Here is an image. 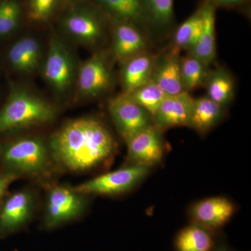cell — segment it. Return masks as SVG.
Segmentation results:
<instances>
[{
    "instance_id": "obj_7",
    "label": "cell",
    "mask_w": 251,
    "mask_h": 251,
    "mask_svg": "<svg viewBox=\"0 0 251 251\" xmlns=\"http://www.w3.org/2000/svg\"><path fill=\"white\" fill-rule=\"evenodd\" d=\"M127 166L136 165L151 167L161 163L164 156L163 130L154 124L133 135L126 141Z\"/></svg>"
},
{
    "instance_id": "obj_26",
    "label": "cell",
    "mask_w": 251,
    "mask_h": 251,
    "mask_svg": "<svg viewBox=\"0 0 251 251\" xmlns=\"http://www.w3.org/2000/svg\"><path fill=\"white\" fill-rule=\"evenodd\" d=\"M147 18L160 27L168 25L174 16L173 0H143Z\"/></svg>"
},
{
    "instance_id": "obj_3",
    "label": "cell",
    "mask_w": 251,
    "mask_h": 251,
    "mask_svg": "<svg viewBox=\"0 0 251 251\" xmlns=\"http://www.w3.org/2000/svg\"><path fill=\"white\" fill-rule=\"evenodd\" d=\"M55 110L40 97L28 91H13L0 109V133L46 125L55 118Z\"/></svg>"
},
{
    "instance_id": "obj_2",
    "label": "cell",
    "mask_w": 251,
    "mask_h": 251,
    "mask_svg": "<svg viewBox=\"0 0 251 251\" xmlns=\"http://www.w3.org/2000/svg\"><path fill=\"white\" fill-rule=\"evenodd\" d=\"M0 161L18 178L43 177L55 165L49 143L38 137H23L5 144L0 148Z\"/></svg>"
},
{
    "instance_id": "obj_16",
    "label": "cell",
    "mask_w": 251,
    "mask_h": 251,
    "mask_svg": "<svg viewBox=\"0 0 251 251\" xmlns=\"http://www.w3.org/2000/svg\"><path fill=\"white\" fill-rule=\"evenodd\" d=\"M201 8L203 18L202 32L196 44L188 50V54L209 65L216 56V6L204 1Z\"/></svg>"
},
{
    "instance_id": "obj_20",
    "label": "cell",
    "mask_w": 251,
    "mask_h": 251,
    "mask_svg": "<svg viewBox=\"0 0 251 251\" xmlns=\"http://www.w3.org/2000/svg\"><path fill=\"white\" fill-rule=\"evenodd\" d=\"M216 243L214 231L192 223L176 234L175 248L176 251H212Z\"/></svg>"
},
{
    "instance_id": "obj_14",
    "label": "cell",
    "mask_w": 251,
    "mask_h": 251,
    "mask_svg": "<svg viewBox=\"0 0 251 251\" xmlns=\"http://www.w3.org/2000/svg\"><path fill=\"white\" fill-rule=\"evenodd\" d=\"M146 47V39L136 25L118 21L113 31V52L117 60L124 63L145 52Z\"/></svg>"
},
{
    "instance_id": "obj_24",
    "label": "cell",
    "mask_w": 251,
    "mask_h": 251,
    "mask_svg": "<svg viewBox=\"0 0 251 251\" xmlns=\"http://www.w3.org/2000/svg\"><path fill=\"white\" fill-rule=\"evenodd\" d=\"M202 10L200 7L176 29L174 37L176 49L189 50L196 44L202 30Z\"/></svg>"
},
{
    "instance_id": "obj_22",
    "label": "cell",
    "mask_w": 251,
    "mask_h": 251,
    "mask_svg": "<svg viewBox=\"0 0 251 251\" xmlns=\"http://www.w3.org/2000/svg\"><path fill=\"white\" fill-rule=\"evenodd\" d=\"M119 21L138 25L145 24L147 18L143 0H97Z\"/></svg>"
},
{
    "instance_id": "obj_29",
    "label": "cell",
    "mask_w": 251,
    "mask_h": 251,
    "mask_svg": "<svg viewBox=\"0 0 251 251\" xmlns=\"http://www.w3.org/2000/svg\"><path fill=\"white\" fill-rule=\"evenodd\" d=\"M17 179H18L17 175L11 172L6 171V170L4 171L0 172V205L2 202L10 184Z\"/></svg>"
},
{
    "instance_id": "obj_11",
    "label": "cell",
    "mask_w": 251,
    "mask_h": 251,
    "mask_svg": "<svg viewBox=\"0 0 251 251\" xmlns=\"http://www.w3.org/2000/svg\"><path fill=\"white\" fill-rule=\"evenodd\" d=\"M233 203L224 197L206 198L193 204L190 209L192 223L215 231L227 224L233 216Z\"/></svg>"
},
{
    "instance_id": "obj_5",
    "label": "cell",
    "mask_w": 251,
    "mask_h": 251,
    "mask_svg": "<svg viewBox=\"0 0 251 251\" xmlns=\"http://www.w3.org/2000/svg\"><path fill=\"white\" fill-rule=\"evenodd\" d=\"M152 168L128 165L117 171L109 172L74 186L87 196H117L128 192L143 181Z\"/></svg>"
},
{
    "instance_id": "obj_27",
    "label": "cell",
    "mask_w": 251,
    "mask_h": 251,
    "mask_svg": "<svg viewBox=\"0 0 251 251\" xmlns=\"http://www.w3.org/2000/svg\"><path fill=\"white\" fill-rule=\"evenodd\" d=\"M21 9L17 0L0 1V36L14 31L19 24Z\"/></svg>"
},
{
    "instance_id": "obj_28",
    "label": "cell",
    "mask_w": 251,
    "mask_h": 251,
    "mask_svg": "<svg viewBox=\"0 0 251 251\" xmlns=\"http://www.w3.org/2000/svg\"><path fill=\"white\" fill-rule=\"evenodd\" d=\"M57 0H29L28 15L36 23L47 21L53 13Z\"/></svg>"
},
{
    "instance_id": "obj_9",
    "label": "cell",
    "mask_w": 251,
    "mask_h": 251,
    "mask_svg": "<svg viewBox=\"0 0 251 251\" xmlns=\"http://www.w3.org/2000/svg\"><path fill=\"white\" fill-rule=\"evenodd\" d=\"M35 196L29 188L10 195L0 207V236H8L24 228L35 209Z\"/></svg>"
},
{
    "instance_id": "obj_25",
    "label": "cell",
    "mask_w": 251,
    "mask_h": 251,
    "mask_svg": "<svg viewBox=\"0 0 251 251\" xmlns=\"http://www.w3.org/2000/svg\"><path fill=\"white\" fill-rule=\"evenodd\" d=\"M127 94L152 117L162 101L168 96L152 79Z\"/></svg>"
},
{
    "instance_id": "obj_8",
    "label": "cell",
    "mask_w": 251,
    "mask_h": 251,
    "mask_svg": "<svg viewBox=\"0 0 251 251\" xmlns=\"http://www.w3.org/2000/svg\"><path fill=\"white\" fill-rule=\"evenodd\" d=\"M44 76L52 88L59 93L67 92L74 82V60L66 46L57 37H52L50 41L44 66Z\"/></svg>"
},
{
    "instance_id": "obj_21",
    "label": "cell",
    "mask_w": 251,
    "mask_h": 251,
    "mask_svg": "<svg viewBox=\"0 0 251 251\" xmlns=\"http://www.w3.org/2000/svg\"><path fill=\"white\" fill-rule=\"evenodd\" d=\"M206 97L226 108L234 96V82L230 73L223 68L209 73L205 85Z\"/></svg>"
},
{
    "instance_id": "obj_23",
    "label": "cell",
    "mask_w": 251,
    "mask_h": 251,
    "mask_svg": "<svg viewBox=\"0 0 251 251\" xmlns=\"http://www.w3.org/2000/svg\"><path fill=\"white\" fill-rule=\"evenodd\" d=\"M209 64L188 54L181 58V74L185 92L197 90L205 85L210 71Z\"/></svg>"
},
{
    "instance_id": "obj_1",
    "label": "cell",
    "mask_w": 251,
    "mask_h": 251,
    "mask_svg": "<svg viewBox=\"0 0 251 251\" xmlns=\"http://www.w3.org/2000/svg\"><path fill=\"white\" fill-rule=\"evenodd\" d=\"M49 146L54 164L70 172L101 166L114 156L117 148L106 126L92 117L68 122L51 136Z\"/></svg>"
},
{
    "instance_id": "obj_12",
    "label": "cell",
    "mask_w": 251,
    "mask_h": 251,
    "mask_svg": "<svg viewBox=\"0 0 251 251\" xmlns=\"http://www.w3.org/2000/svg\"><path fill=\"white\" fill-rule=\"evenodd\" d=\"M193 100L187 92L167 96L153 115V124L163 131L174 127L188 126Z\"/></svg>"
},
{
    "instance_id": "obj_18",
    "label": "cell",
    "mask_w": 251,
    "mask_h": 251,
    "mask_svg": "<svg viewBox=\"0 0 251 251\" xmlns=\"http://www.w3.org/2000/svg\"><path fill=\"white\" fill-rule=\"evenodd\" d=\"M40 59V44L35 38L30 36L16 41L8 53L11 67L24 74L34 72L39 66Z\"/></svg>"
},
{
    "instance_id": "obj_17",
    "label": "cell",
    "mask_w": 251,
    "mask_h": 251,
    "mask_svg": "<svg viewBox=\"0 0 251 251\" xmlns=\"http://www.w3.org/2000/svg\"><path fill=\"white\" fill-rule=\"evenodd\" d=\"M155 60L151 54L144 52L123 63L122 82L125 93H130L151 80Z\"/></svg>"
},
{
    "instance_id": "obj_31",
    "label": "cell",
    "mask_w": 251,
    "mask_h": 251,
    "mask_svg": "<svg viewBox=\"0 0 251 251\" xmlns=\"http://www.w3.org/2000/svg\"><path fill=\"white\" fill-rule=\"evenodd\" d=\"M212 251H233L230 247L227 245V243L224 241H218L216 242L215 247Z\"/></svg>"
},
{
    "instance_id": "obj_10",
    "label": "cell",
    "mask_w": 251,
    "mask_h": 251,
    "mask_svg": "<svg viewBox=\"0 0 251 251\" xmlns=\"http://www.w3.org/2000/svg\"><path fill=\"white\" fill-rule=\"evenodd\" d=\"M111 82V71L103 53H96L86 60L77 74V89L81 95L87 98L103 94Z\"/></svg>"
},
{
    "instance_id": "obj_6",
    "label": "cell",
    "mask_w": 251,
    "mask_h": 251,
    "mask_svg": "<svg viewBox=\"0 0 251 251\" xmlns=\"http://www.w3.org/2000/svg\"><path fill=\"white\" fill-rule=\"evenodd\" d=\"M108 108L117 131L125 142L153 124L152 116L127 94L110 99Z\"/></svg>"
},
{
    "instance_id": "obj_13",
    "label": "cell",
    "mask_w": 251,
    "mask_h": 251,
    "mask_svg": "<svg viewBox=\"0 0 251 251\" xmlns=\"http://www.w3.org/2000/svg\"><path fill=\"white\" fill-rule=\"evenodd\" d=\"M151 79L167 95L185 92L181 74V58L175 49L156 58Z\"/></svg>"
},
{
    "instance_id": "obj_19",
    "label": "cell",
    "mask_w": 251,
    "mask_h": 251,
    "mask_svg": "<svg viewBox=\"0 0 251 251\" xmlns=\"http://www.w3.org/2000/svg\"><path fill=\"white\" fill-rule=\"evenodd\" d=\"M224 109L206 96L194 99L188 127L200 133H206L221 121Z\"/></svg>"
},
{
    "instance_id": "obj_4",
    "label": "cell",
    "mask_w": 251,
    "mask_h": 251,
    "mask_svg": "<svg viewBox=\"0 0 251 251\" xmlns=\"http://www.w3.org/2000/svg\"><path fill=\"white\" fill-rule=\"evenodd\" d=\"M89 205V196L67 185L51 186L46 195L42 226L52 230L83 215Z\"/></svg>"
},
{
    "instance_id": "obj_15",
    "label": "cell",
    "mask_w": 251,
    "mask_h": 251,
    "mask_svg": "<svg viewBox=\"0 0 251 251\" xmlns=\"http://www.w3.org/2000/svg\"><path fill=\"white\" fill-rule=\"evenodd\" d=\"M64 27L69 35L89 45H95L101 40L103 27L99 18L91 13L76 11L69 14L64 21Z\"/></svg>"
},
{
    "instance_id": "obj_30",
    "label": "cell",
    "mask_w": 251,
    "mask_h": 251,
    "mask_svg": "<svg viewBox=\"0 0 251 251\" xmlns=\"http://www.w3.org/2000/svg\"><path fill=\"white\" fill-rule=\"evenodd\" d=\"M244 0H205L206 2L210 3L214 6H232V5L239 4Z\"/></svg>"
}]
</instances>
